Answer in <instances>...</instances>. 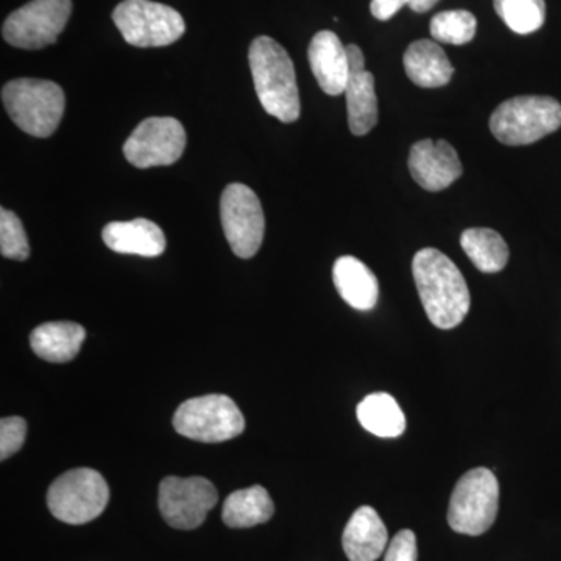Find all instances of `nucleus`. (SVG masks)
Listing matches in <instances>:
<instances>
[{
    "instance_id": "nucleus-29",
    "label": "nucleus",
    "mask_w": 561,
    "mask_h": 561,
    "mask_svg": "<svg viewBox=\"0 0 561 561\" xmlns=\"http://www.w3.org/2000/svg\"><path fill=\"white\" fill-rule=\"evenodd\" d=\"M412 0H371L370 11L379 21H389L404 5H411Z\"/></svg>"
},
{
    "instance_id": "nucleus-3",
    "label": "nucleus",
    "mask_w": 561,
    "mask_h": 561,
    "mask_svg": "<svg viewBox=\"0 0 561 561\" xmlns=\"http://www.w3.org/2000/svg\"><path fill=\"white\" fill-rule=\"evenodd\" d=\"M2 102L11 121L35 138L54 135L66 108L65 92L49 80L10 81L3 87Z\"/></svg>"
},
{
    "instance_id": "nucleus-6",
    "label": "nucleus",
    "mask_w": 561,
    "mask_h": 561,
    "mask_svg": "<svg viewBox=\"0 0 561 561\" xmlns=\"http://www.w3.org/2000/svg\"><path fill=\"white\" fill-rule=\"evenodd\" d=\"M110 501L108 483L101 472L77 468L61 474L47 491V507L55 518L72 526L94 522Z\"/></svg>"
},
{
    "instance_id": "nucleus-5",
    "label": "nucleus",
    "mask_w": 561,
    "mask_h": 561,
    "mask_svg": "<svg viewBox=\"0 0 561 561\" xmlns=\"http://www.w3.org/2000/svg\"><path fill=\"white\" fill-rule=\"evenodd\" d=\"M500 511V482L489 468L465 472L454 486L449 501L448 523L457 534H485L496 522Z\"/></svg>"
},
{
    "instance_id": "nucleus-30",
    "label": "nucleus",
    "mask_w": 561,
    "mask_h": 561,
    "mask_svg": "<svg viewBox=\"0 0 561 561\" xmlns=\"http://www.w3.org/2000/svg\"><path fill=\"white\" fill-rule=\"evenodd\" d=\"M438 2H440V0H412L409 7H411L415 13H426L432 7L437 5Z\"/></svg>"
},
{
    "instance_id": "nucleus-13",
    "label": "nucleus",
    "mask_w": 561,
    "mask_h": 561,
    "mask_svg": "<svg viewBox=\"0 0 561 561\" xmlns=\"http://www.w3.org/2000/svg\"><path fill=\"white\" fill-rule=\"evenodd\" d=\"M409 171L423 190H448L463 173L459 154L445 139H423L413 144L409 153Z\"/></svg>"
},
{
    "instance_id": "nucleus-20",
    "label": "nucleus",
    "mask_w": 561,
    "mask_h": 561,
    "mask_svg": "<svg viewBox=\"0 0 561 561\" xmlns=\"http://www.w3.org/2000/svg\"><path fill=\"white\" fill-rule=\"evenodd\" d=\"M87 331L73 321H50L32 331L31 346L41 359L65 364L80 353Z\"/></svg>"
},
{
    "instance_id": "nucleus-23",
    "label": "nucleus",
    "mask_w": 561,
    "mask_h": 561,
    "mask_svg": "<svg viewBox=\"0 0 561 561\" xmlns=\"http://www.w3.org/2000/svg\"><path fill=\"white\" fill-rule=\"evenodd\" d=\"M460 245L476 268L482 273L504 271L511 256L507 242L500 232L490 228H470L461 232Z\"/></svg>"
},
{
    "instance_id": "nucleus-25",
    "label": "nucleus",
    "mask_w": 561,
    "mask_h": 561,
    "mask_svg": "<svg viewBox=\"0 0 561 561\" xmlns=\"http://www.w3.org/2000/svg\"><path fill=\"white\" fill-rule=\"evenodd\" d=\"M430 31L432 38L438 43L463 46L474 39L478 21L467 10H448L432 18Z\"/></svg>"
},
{
    "instance_id": "nucleus-18",
    "label": "nucleus",
    "mask_w": 561,
    "mask_h": 561,
    "mask_svg": "<svg viewBox=\"0 0 561 561\" xmlns=\"http://www.w3.org/2000/svg\"><path fill=\"white\" fill-rule=\"evenodd\" d=\"M332 279L339 295L357 311H371L379 298L375 273L354 256H342L332 268Z\"/></svg>"
},
{
    "instance_id": "nucleus-28",
    "label": "nucleus",
    "mask_w": 561,
    "mask_h": 561,
    "mask_svg": "<svg viewBox=\"0 0 561 561\" xmlns=\"http://www.w3.org/2000/svg\"><path fill=\"white\" fill-rule=\"evenodd\" d=\"M419 560V548L416 537L412 530L398 531L393 540L387 546L386 559L383 561H416Z\"/></svg>"
},
{
    "instance_id": "nucleus-15",
    "label": "nucleus",
    "mask_w": 561,
    "mask_h": 561,
    "mask_svg": "<svg viewBox=\"0 0 561 561\" xmlns=\"http://www.w3.org/2000/svg\"><path fill=\"white\" fill-rule=\"evenodd\" d=\"M309 65L319 87L328 95H341L350 79L348 50L334 32L321 31L308 49Z\"/></svg>"
},
{
    "instance_id": "nucleus-22",
    "label": "nucleus",
    "mask_w": 561,
    "mask_h": 561,
    "mask_svg": "<svg viewBox=\"0 0 561 561\" xmlns=\"http://www.w3.org/2000/svg\"><path fill=\"white\" fill-rule=\"evenodd\" d=\"M362 427L376 437L397 438L405 431L404 412L389 393H371L357 405Z\"/></svg>"
},
{
    "instance_id": "nucleus-8",
    "label": "nucleus",
    "mask_w": 561,
    "mask_h": 561,
    "mask_svg": "<svg viewBox=\"0 0 561 561\" xmlns=\"http://www.w3.org/2000/svg\"><path fill=\"white\" fill-rule=\"evenodd\" d=\"M113 21L128 44L142 49L171 46L186 31L179 11L150 0H124L114 9Z\"/></svg>"
},
{
    "instance_id": "nucleus-27",
    "label": "nucleus",
    "mask_w": 561,
    "mask_h": 561,
    "mask_svg": "<svg viewBox=\"0 0 561 561\" xmlns=\"http://www.w3.org/2000/svg\"><path fill=\"white\" fill-rule=\"evenodd\" d=\"M27 421L21 416H7L0 421V459L7 460L14 456L25 442Z\"/></svg>"
},
{
    "instance_id": "nucleus-4",
    "label": "nucleus",
    "mask_w": 561,
    "mask_h": 561,
    "mask_svg": "<svg viewBox=\"0 0 561 561\" xmlns=\"http://www.w3.org/2000/svg\"><path fill=\"white\" fill-rule=\"evenodd\" d=\"M561 127V105L546 95H522L502 102L490 117V130L505 146H529Z\"/></svg>"
},
{
    "instance_id": "nucleus-19",
    "label": "nucleus",
    "mask_w": 561,
    "mask_h": 561,
    "mask_svg": "<svg viewBox=\"0 0 561 561\" xmlns=\"http://www.w3.org/2000/svg\"><path fill=\"white\" fill-rule=\"evenodd\" d=\"M402 61L409 79L420 88L446 87L454 76L448 55L435 41H415L404 51Z\"/></svg>"
},
{
    "instance_id": "nucleus-21",
    "label": "nucleus",
    "mask_w": 561,
    "mask_h": 561,
    "mask_svg": "<svg viewBox=\"0 0 561 561\" xmlns=\"http://www.w3.org/2000/svg\"><path fill=\"white\" fill-rule=\"evenodd\" d=\"M275 505L271 494L261 485L238 490L227 497L221 511V518L231 529H249L271 522Z\"/></svg>"
},
{
    "instance_id": "nucleus-2",
    "label": "nucleus",
    "mask_w": 561,
    "mask_h": 561,
    "mask_svg": "<svg viewBox=\"0 0 561 561\" xmlns=\"http://www.w3.org/2000/svg\"><path fill=\"white\" fill-rule=\"evenodd\" d=\"M249 62L262 108L284 124L298 121L300 92L294 61L287 50L271 36H257L251 43Z\"/></svg>"
},
{
    "instance_id": "nucleus-17",
    "label": "nucleus",
    "mask_w": 561,
    "mask_h": 561,
    "mask_svg": "<svg viewBox=\"0 0 561 561\" xmlns=\"http://www.w3.org/2000/svg\"><path fill=\"white\" fill-rule=\"evenodd\" d=\"M102 238L110 250L121 254L157 257L165 250L164 232L147 219L111 221L103 228Z\"/></svg>"
},
{
    "instance_id": "nucleus-10",
    "label": "nucleus",
    "mask_w": 561,
    "mask_h": 561,
    "mask_svg": "<svg viewBox=\"0 0 561 561\" xmlns=\"http://www.w3.org/2000/svg\"><path fill=\"white\" fill-rule=\"evenodd\" d=\"M221 227L236 256L250 260L264 241L265 217L260 198L242 183L228 184L220 201Z\"/></svg>"
},
{
    "instance_id": "nucleus-14",
    "label": "nucleus",
    "mask_w": 561,
    "mask_h": 561,
    "mask_svg": "<svg viewBox=\"0 0 561 561\" xmlns=\"http://www.w3.org/2000/svg\"><path fill=\"white\" fill-rule=\"evenodd\" d=\"M346 50H348L350 79L345 98L350 130L354 136H365L376 127L379 119L375 77L365 69L364 54L356 44H350Z\"/></svg>"
},
{
    "instance_id": "nucleus-24",
    "label": "nucleus",
    "mask_w": 561,
    "mask_h": 561,
    "mask_svg": "<svg viewBox=\"0 0 561 561\" xmlns=\"http://www.w3.org/2000/svg\"><path fill=\"white\" fill-rule=\"evenodd\" d=\"M493 3L497 16L518 35L540 31L545 24V0H493Z\"/></svg>"
},
{
    "instance_id": "nucleus-26",
    "label": "nucleus",
    "mask_w": 561,
    "mask_h": 561,
    "mask_svg": "<svg viewBox=\"0 0 561 561\" xmlns=\"http://www.w3.org/2000/svg\"><path fill=\"white\" fill-rule=\"evenodd\" d=\"M0 253L14 261H25L31 256L27 232L20 217L5 208L0 209Z\"/></svg>"
},
{
    "instance_id": "nucleus-11",
    "label": "nucleus",
    "mask_w": 561,
    "mask_h": 561,
    "mask_svg": "<svg viewBox=\"0 0 561 561\" xmlns=\"http://www.w3.org/2000/svg\"><path fill=\"white\" fill-rule=\"evenodd\" d=\"M219 501L214 483L205 478H165L160 485L158 505L164 522L173 529L194 530L205 523Z\"/></svg>"
},
{
    "instance_id": "nucleus-1",
    "label": "nucleus",
    "mask_w": 561,
    "mask_h": 561,
    "mask_svg": "<svg viewBox=\"0 0 561 561\" xmlns=\"http://www.w3.org/2000/svg\"><path fill=\"white\" fill-rule=\"evenodd\" d=\"M413 279L427 319L440 330L459 327L471 308L467 280L457 265L437 249H423L412 262Z\"/></svg>"
},
{
    "instance_id": "nucleus-12",
    "label": "nucleus",
    "mask_w": 561,
    "mask_h": 561,
    "mask_svg": "<svg viewBox=\"0 0 561 561\" xmlns=\"http://www.w3.org/2000/svg\"><path fill=\"white\" fill-rule=\"evenodd\" d=\"M186 131L173 117H149L140 122L124 146L127 161L135 168L149 169L175 164L184 153Z\"/></svg>"
},
{
    "instance_id": "nucleus-9",
    "label": "nucleus",
    "mask_w": 561,
    "mask_h": 561,
    "mask_svg": "<svg viewBox=\"0 0 561 561\" xmlns=\"http://www.w3.org/2000/svg\"><path fill=\"white\" fill-rule=\"evenodd\" d=\"M70 13L72 0H32L3 22V39L18 49H44L57 43Z\"/></svg>"
},
{
    "instance_id": "nucleus-7",
    "label": "nucleus",
    "mask_w": 561,
    "mask_h": 561,
    "mask_svg": "<svg viewBox=\"0 0 561 561\" xmlns=\"http://www.w3.org/2000/svg\"><path fill=\"white\" fill-rule=\"evenodd\" d=\"M173 427L183 437L203 443H220L245 431L241 409L225 394H206L184 401L173 415Z\"/></svg>"
},
{
    "instance_id": "nucleus-16",
    "label": "nucleus",
    "mask_w": 561,
    "mask_h": 561,
    "mask_svg": "<svg viewBox=\"0 0 561 561\" xmlns=\"http://www.w3.org/2000/svg\"><path fill=\"white\" fill-rule=\"evenodd\" d=\"M350 561H376L389 545V531L375 508L364 505L351 516L342 537Z\"/></svg>"
}]
</instances>
